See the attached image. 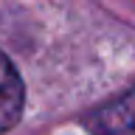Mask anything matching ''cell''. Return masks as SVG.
Listing matches in <instances>:
<instances>
[{"label": "cell", "mask_w": 135, "mask_h": 135, "mask_svg": "<svg viewBox=\"0 0 135 135\" xmlns=\"http://www.w3.org/2000/svg\"><path fill=\"white\" fill-rule=\"evenodd\" d=\"M87 127L96 135H135V87L96 110Z\"/></svg>", "instance_id": "1"}, {"label": "cell", "mask_w": 135, "mask_h": 135, "mask_svg": "<svg viewBox=\"0 0 135 135\" xmlns=\"http://www.w3.org/2000/svg\"><path fill=\"white\" fill-rule=\"evenodd\" d=\"M23 113V79L0 51V135L8 132Z\"/></svg>", "instance_id": "2"}]
</instances>
